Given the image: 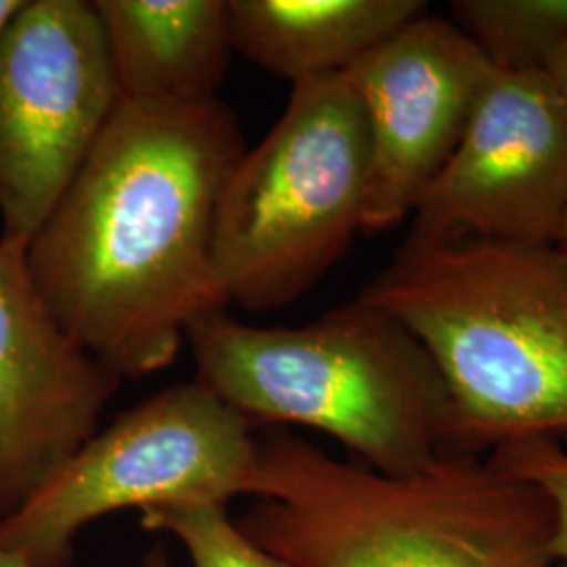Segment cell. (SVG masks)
Listing matches in <instances>:
<instances>
[{"label": "cell", "instance_id": "cell-1", "mask_svg": "<svg viewBox=\"0 0 567 567\" xmlns=\"http://www.w3.org/2000/svg\"><path fill=\"white\" fill-rule=\"evenodd\" d=\"M244 150L238 121L219 100H122L28 246L53 318L121 381L168 368L192 322L219 309L215 219Z\"/></svg>", "mask_w": 567, "mask_h": 567}, {"label": "cell", "instance_id": "cell-2", "mask_svg": "<svg viewBox=\"0 0 567 567\" xmlns=\"http://www.w3.org/2000/svg\"><path fill=\"white\" fill-rule=\"evenodd\" d=\"M238 526L286 567H550L547 494L489 458L447 452L410 475L344 463L278 431Z\"/></svg>", "mask_w": 567, "mask_h": 567}, {"label": "cell", "instance_id": "cell-3", "mask_svg": "<svg viewBox=\"0 0 567 567\" xmlns=\"http://www.w3.org/2000/svg\"><path fill=\"white\" fill-rule=\"evenodd\" d=\"M446 386L452 446L567 433V255L557 244L404 243L358 297Z\"/></svg>", "mask_w": 567, "mask_h": 567}, {"label": "cell", "instance_id": "cell-4", "mask_svg": "<svg viewBox=\"0 0 567 567\" xmlns=\"http://www.w3.org/2000/svg\"><path fill=\"white\" fill-rule=\"evenodd\" d=\"M196 377L252 426H309L360 465L410 475L452 446L446 386L421 343L355 299L303 326L244 324L225 309L185 337Z\"/></svg>", "mask_w": 567, "mask_h": 567}, {"label": "cell", "instance_id": "cell-5", "mask_svg": "<svg viewBox=\"0 0 567 567\" xmlns=\"http://www.w3.org/2000/svg\"><path fill=\"white\" fill-rule=\"evenodd\" d=\"M368 177L364 110L343 74L292 84L280 121L225 182L215 305L267 313L299 301L362 234Z\"/></svg>", "mask_w": 567, "mask_h": 567}, {"label": "cell", "instance_id": "cell-6", "mask_svg": "<svg viewBox=\"0 0 567 567\" xmlns=\"http://www.w3.org/2000/svg\"><path fill=\"white\" fill-rule=\"evenodd\" d=\"M198 379L166 386L100 429L20 508L0 543L32 567H65L82 529L124 508L221 505L252 496L259 440Z\"/></svg>", "mask_w": 567, "mask_h": 567}, {"label": "cell", "instance_id": "cell-7", "mask_svg": "<svg viewBox=\"0 0 567 567\" xmlns=\"http://www.w3.org/2000/svg\"><path fill=\"white\" fill-rule=\"evenodd\" d=\"M121 102L93 0H28L0 34V240L28 250Z\"/></svg>", "mask_w": 567, "mask_h": 567}, {"label": "cell", "instance_id": "cell-8", "mask_svg": "<svg viewBox=\"0 0 567 567\" xmlns=\"http://www.w3.org/2000/svg\"><path fill=\"white\" fill-rule=\"evenodd\" d=\"M567 215V89L494 70L404 243L555 244Z\"/></svg>", "mask_w": 567, "mask_h": 567}, {"label": "cell", "instance_id": "cell-9", "mask_svg": "<svg viewBox=\"0 0 567 567\" xmlns=\"http://www.w3.org/2000/svg\"><path fill=\"white\" fill-rule=\"evenodd\" d=\"M492 72L454 21L429 11L343 72L362 103L370 143L362 234L414 215L463 140Z\"/></svg>", "mask_w": 567, "mask_h": 567}, {"label": "cell", "instance_id": "cell-10", "mask_svg": "<svg viewBox=\"0 0 567 567\" xmlns=\"http://www.w3.org/2000/svg\"><path fill=\"white\" fill-rule=\"evenodd\" d=\"M118 383L63 332L25 250L0 240V519L100 431Z\"/></svg>", "mask_w": 567, "mask_h": 567}, {"label": "cell", "instance_id": "cell-11", "mask_svg": "<svg viewBox=\"0 0 567 567\" xmlns=\"http://www.w3.org/2000/svg\"><path fill=\"white\" fill-rule=\"evenodd\" d=\"M122 100H217L231 55L227 0H93Z\"/></svg>", "mask_w": 567, "mask_h": 567}, {"label": "cell", "instance_id": "cell-12", "mask_svg": "<svg viewBox=\"0 0 567 567\" xmlns=\"http://www.w3.org/2000/svg\"><path fill=\"white\" fill-rule=\"evenodd\" d=\"M234 51L290 81L343 74L425 16L423 0H227Z\"/></svg>", "mask_w": 567, "mask_h": 567}, {"label": "cell", "instance_id": "cell-13", "mask_svg": "<svg viewBox=\"0 0 567 567\" xmlns=\"http://www.w3.org/2000/svg\"><path fill=\"white\" fill-rule=\"evenodd\" d=\"M450 7L494 70L547 72L567 47V0H454Z\"/></svg>", "mask_w": 567, "mask_h": 567}, {"label": "cell", "instance_id": "cell-14", "mask_svg": "<svg viewBox=\"0 0 567 567\" xmlns=\"http://www.w3.org/2000/svg\"><path fill=\"white\" fill-rule=\"evenodd\" d=\"M142 527L173 536L192 567H286L250 540L221 505L150 511Z\"/></svg>", "mask_w": 567, "mask_h": 567}, {"label": "cell", "instance_id": "cell-15", "mask_svg": "<svg viewBox=\"0 0 567 567\" xmlns=\"http://www.w3.org/2000/svg\"><path fill=\"white\" fill-rule=\"evenodd\" d=\"M489 461L508 475L540 487L557 515L553 555L555 564L567 566V450L557 437H524L496 446Z\"/></svg>", "mask_w": 567, "mask_h": 567}, {"label": "cell", "instance_id": "cell-16", "mask_svg": "<svg viewBox=\"0 0 567 567\" xmlns=\"http://www.w3.org/2000/svg\"><path fill=\"white\" fill-rule=\"evenodd\" d=\"M28 0H0V34L18 20L21 11L25 9Z\"/></svg>", "mask_w": 567, "mask_h": 567}, {"label": "cell", "instance_id": "cell-17", "mask_svg": "<svg viewBox=\"0 0 567 567\" xmlns=\"http://www.w3.org/2000/svg\"><path fill=\"white\" fill-rule=\"evenodd\" d=\"M548 74L567 89V47L561 49L553 60L548 61Z\"/></svg>", "mask_w": 567, "mask_h": 567}, {"label": "cell", "instance_id": "cell-18", "mask_svg": "<svg viewBox=\"0 0 567 567\" xmlns=\"http://www.w3.org/2000/svg\"><path fill=\"white\" fill-rule=\"evenodd\" d=\"M0 567H32L0 543Z\"/></svg>", "mask_w": 567, "mask_h": 567}, {"label": "cell", "instance_id": "cell-19", "mask_svg": "<svg viewBox=\"0 0 567 567\" xmlns=\"http://www.w3.org/2000/svg\"><path fill=\"white\" fill-rule=\"evenodd\" d=\"M557 246L564 250L567 255V215H566V221H564V225H561V229H559V236H557Z\"/></svg>", "mask_w": 567, "mask_h": 567}, {"label": "cell", "instance_id": "cell-20", "mask_svg": "<svg viewBox=\"0 0 567 567\" xmlns=\"http://www.w3.org/2000/svg\"><path fill=\"white\" fill-rule=\"evenodd\" d=\"M152 567H168L166 561H156V564H152Z\"/></svg>", "mask_w": 567, "mask_h": 567}, {"label": "cell", "instance_id": "cell-21", "mask_svg": "<svg viewBox=\"0 0 567 567\" xmlns=\"http://www.w3.org/2000/svg\"><path fill=\"white\" fill-rule=\"evenodd\" d=\"M550 567H567V566H561V564H553V566Z\"/></svg>", "mask_w": 567, "mask_h": 567}]
</instances>
